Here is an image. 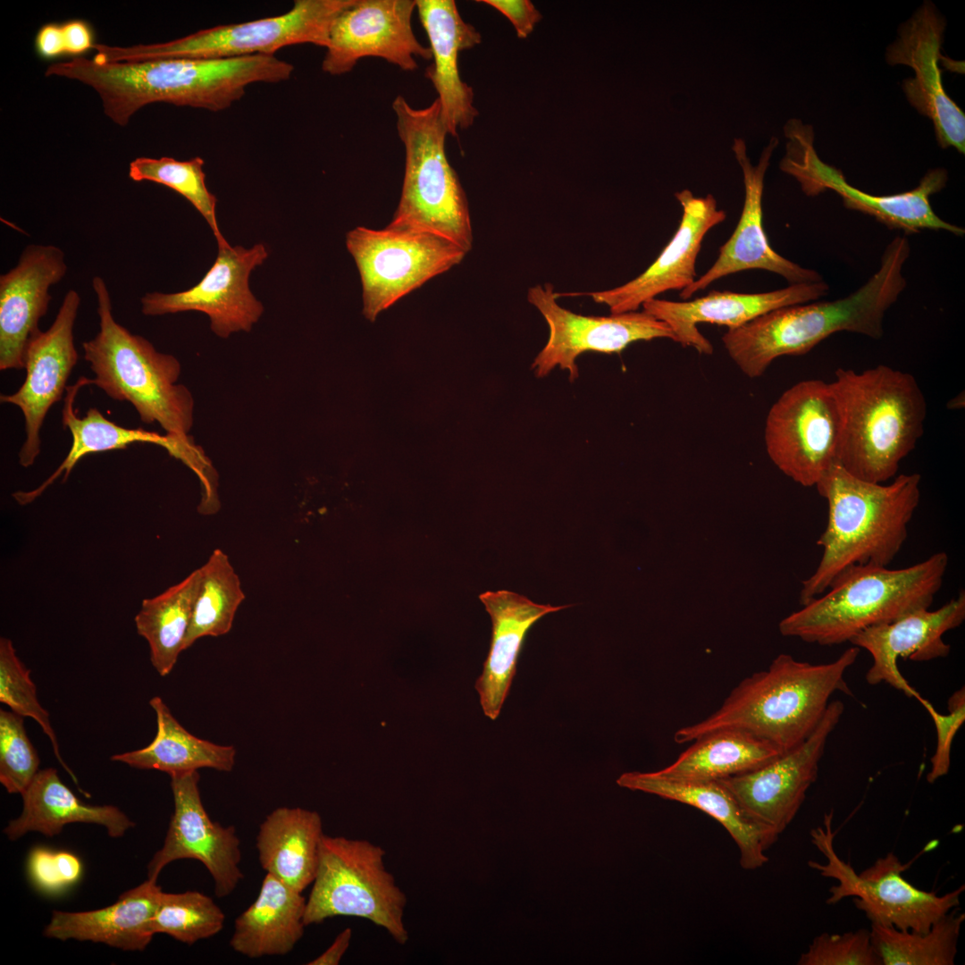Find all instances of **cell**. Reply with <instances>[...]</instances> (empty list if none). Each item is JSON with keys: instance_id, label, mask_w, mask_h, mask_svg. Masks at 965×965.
<instances>
[{"instance_id": "obj_42", "label": "cell", "mask_w": 965, "mask_h": 965, "mask_svg": "<svg viewBox=\"0 0 965 965\" xmlns=\"http://www.w3.org/2000/svg\"><path fill=\"white\" fill-rule=\"evenodd\" d=\"M0 701L18 715L33 718L40 726L51 742L57 760L78 785L76 776L61 756L49 714L38 700L30 670L21 661L13 642L6 637L0 638Z\"/></svg>"}, {"instance_id": "obj_13", "label": "cell", "mask_w": 965, "mask_h": 965, "mask_svg": "<svg viewBox=\"0 0 965 965\" xmlns=\"http://www.w3.org/2000/svg\"><path fill=\"white\" fill-rule=\"evenodd\" d=\"M784 134L787 141L780 169L793 177L807 196L834 191L842 197L847 208L866 214L891 229L908 234L923 230L946 231L958 236L964 234L962 228L937 216L930 205V196L946 185L945 169L929 170L919 185L909 191L872 195L851 185L839 169L820 159L814 147L811 125L804 124L799 119H790L784 126Z\"/></svg>"}, {"instance_id": "obj_41", "label": "cell", "mask_w": 965, "mask_h": 965, "mask_svg": "<svg viewBox=\"0 0 965 965\" xmlns=\"http://www.w3.org/2000/svg\"><path fill=\"white\" fill-rule=\"evenodd\" d=\"M225 915L209 896L197 892L163 891L152 921L154 934H166L187 944L218 934Z\"/></svg>"}, {"instance_id": "obj_39", "label": "cell", "mask_w": 965, "mask_h": 965, "mask_svg": "<svg viewBox=\"0 0 965 965\" xmlns=\"http://www.w3.org/2000/svg\"><path fill=\"white\" fill-rule=\"evenodd\" d=\"M964 920L952 910L926 933L871 923L872 945L882 965H953Z\"/></svg>"}, {"instance_id": "obj_44", "label": "cell", "mask_w": 965, "mask_h": 965, "mask_svg": "<svg viewBox=\"0 0 965 965\" xmlns=\"http://www.w3.org/2000/svg\"><path fill=\"white\" fill-rule=\"evenodd\" d=\"M798 965H882L871 942L870 931L822 933L801 953Z\"/></svg>"}, {"instance_id": "obj_30", "label": "cell", "mask_w": 965, "mask_h": 965, "mask_svg": "<svg viewBox=\"0 0 965 965\" xmlns=\"http://www.w3.org/2000/svg\"><path fill=\"white\" fill-rule=\"evenodd\" d=\"M162 888L149 880L122 893L105 908L88 911L54 910L44 930L48 938L102 943L124 951H142L155 935L152 921Z\"/></svg>"}, {"instance_id": "obj_17", "label": "cell", "mask_w": 965, "mask_h": 965, "mask_svg": "<svg viewBox=\"0 0 965 965\" xmlns=\"http://www.w3.org/2000/svg\"><path fill=\"white\" fill-rule=\"evenodd\" d=\"M267 257L262 243L250 248L229 244L218 248L214 264L197 285L175 293H146L140 298L141 311L151 316L201 312L208 315L211 330L222 338L249 331L263 315L264 306L251 292L248 279Z\"/></svg>"}, {"instance_id": "obj_46", "label": "cell", "mask_w": 965, "mask_h": 965, "mask_svg": "<svg viewBox=\"0 0 965 965\" xmlns=\"http://www.w3.org/2000/svg\"><path fill=\"white\" fill-rule=\"evenodd\" d=\"M919 702L930 714L936 731V747L927 775L928 783H935L947 775L951 765V748L953 738L965 720V689L960 688L948 700V714L938 713L924 698Z\"/></svg>"}, {"instance_id": "obj_28", "label": "cell", "mask_w": 965, "mask_h": 965, "mask_svg": "<svg viewBox=\"0 0 965 965\" xmlns=\"http://www.w3.org/2000/svg\"><path fill=\"white\" fill-rule=\"evenodd\" d=\"M479 599L491 617L492 628L490 650L475 689L484 715L495 720L509 692L528 632L541 617L571 605L539 604L507 590L485 592Z\"/></svg>"}, {"instance_id": "obj_9", "label": "cell", "mask_w": 965, "mask_h": 965, "mask_svg": "<svg viewBox=\"0 0 965 965\" xmlns=\"http://www.w3.org/2000/svg\"><path fill=\"white\" fill-rule=\"evenodd\" d=\"M384 857L385 851L370 841L324 834L306 900V927L338 916L357 917L383 928L398 944H407V896L386 868Z\"/></svg>"}, {"instance_id": "obj_14", "label": "cell", "mask_w": 965, "mask_h": 965, "mask_svg": "<svg viewBox=\"0 0 965 965\" xmlns=\"http://www.w3.org/2000/svg\"><path fill=\"white\" fill-rule=\"evenodd\" d=\"M842 416L831 382H799L771 406L764 428L766 451L786 476L816 486L838 463Z\"/></svg>"}, {"instance_id": "obj_18", "label": "cell", "mask_w": 965, "mask_h": 965, "mask_svg": "<svg viewBox=\"0 0 965 965\" xmlns=\"http://www.w3.org/2000/svg\"><path fill=\"white\" fill-rule=\"evenodd\" d=\"M415 0H354L332 23L322 70L339 76L364 57L384 59L403 71L417 69L415 58L432 59L411 25Z\"/></svg>"}, {"instance_id": "obj_45", "label": "cell", "mask_w": 965, "mask_h": 965, "mask_svg": "<svg viewBox=\"0 0 965 965\" xmlns=\"http://www.w3.org/2000/svg\"><path fill=\"white\" fill-rule=\"evenodd\" d=\"M27 868L33 885L47 894L59 893L73 885L83 871L82 863L75 854L44 846L30 851Z\"/></svg>"}, {"instance_id": "obj_1", "label": "cell", "mask_w": 965, "mask_h": 965, "mask_svg": "<svg viewBox=\"0 0 965 965\" xmlns=\"http://www.w3.org/2000/svg\"><path fill=\"white\" fill-rule=\"evenodd\" d=\"M293 70L291 63L267 55L110 63L78 56L50 64L45 74L91 87L98 93L105 113L126 126L138 110L157 102L224 110L244 96L247 86L287 80Z\"/></svg>"}, {"instance_id": "obj_40", "label": "cell", "mask_w": 965, "mask_h": 965, "mask_svg": "<svg viewBox=\"0 0 965 965\" xmlns=\"http://www.w3.org/2000/svg\"><path fill=\"white\" fill-rule=\"evenodd\" d=\"M204 164L198 156L188 161L138 157L130 164L129 177L134 181L148 180L164 185L183 196L205 218L221 248L229 243L218 226L217 198L206 187Z\"/></svg>"}, {"instance_id": "obj_19", "label": "cell", "mask_w": 965, "mask_h": 965, "mask_svg": "<svg viewBox=\"0 0 965 965\" xmlns=\"http://www.w3.org/2000/svg\"><path fill=\"white\" fill-rule=\"evenodd\" d=\"M199 774L191 771L171 776L174 810L164 844L147 865V879L157 881L164 868L181 859L200 861L214 882V893L231 894L243 878L240 841L233 826L213 821L205 810L198 788Z\"/></svg>"}, {"instance_id": "obj_26", "label": "cell", "mask_w": 965, "mask_h": 965, "mask_svg": "<svg viewBox=\"0 0 965 965\" xmlns=\"http://www.w3.org/2000/svg\"><path fill=\"white\" fill-rule=\"evenodd\" d=\"M63 250L29 245L18 264L0 276V370L24 369L29 340L47 313L49 288L66 274Z\"/></svg>"}, {"instance_id": "obj_49", "label": "cell", "mask_w": 965, "mask_h": 965, "mask_svg": "<svg viewBox=\"0 0 965 965\" xmlns=\"http://www.w3.org/2000/svg\"><path fill=\"white\" fill-rule=\"evenodd\" d=\"M35 49L43 59L66 55L62 24L46 23L40 27L35 38Z\"/></svg>"}, {"instance_id": "obj_37", "label": "cell", "mask_w": 965, "mask_h": 965, "mask_svg": "<svg viewBox=\"0 0 965 965\" xmlns=\"http://www.w3.org/2000/svg\"><path fill=\"white\" fill-rule=\"evenodd\" d=\"M200 580L197 568L162 593L143 600L135 617L137 632L147 642L151 663L162 676L170 674L183 651Z\"/></svg>"}, {"instance_id": "obj_24", "label": "cell", "mask_w": 965, "mask_h": 965, "mask_svg": "<svg viewBox=\"0 0 965 965\" xmlns=\"http://www.w3.org/2000/svg\"><path fill=\"white\" fill-rule=\"evenodd\" d=\"M928 608H918L894 621L868 627L850 641L872 657V666L866 674L869 684L886 683L908 697L919 701L922 699L902 676L897 660L928 661L948 656L951 647L943 635L964 621L965 592L961 591L936 610Z\"/></svg>"}, {"instance_id": "obj_22", "label": "cell", "mask_w": 965, "mask_h": 965, "mask_svg": "<svg viewBox=\"0 0 965 965\" xmlns=\"http://www.w3.org/2000/svg\"><path fill=\"white\" fill-rule=\"evenodd\" d=\"M777 145L778 139L771 138L761 152L758 164L752 165L747 155L745 142L742 138H734L732 150L741 166L744 184L742 214L733 234L720 247L713 265L680 291L679 296L684 300L689 299L693 294L703 290L722 277L746 270L768 271L784 277L790 284L822 281V277L816 271L803 268L776 253L769 245L763 229L764 179Z\"/></svg>"}, {"instance_id": "obj_3", "label": "cell", "mask_w": 965, "mask_h": 965, "mask_svg": "<svg viewBox=\"0 0 965 965\" xmlns=\"http://www.w3.org/2000/svg\"><path fill=\"white\" fill-rule=\"evenodd\" d=\"M859 652L860 648L852 646L825 664L779 654L768 669L743 679L709 716L677 729L674 741L688 743L708 733L733 728L766 741L782 754L787 752L815 730L834 692L852 694L844 673Z\"/></svg>"}, {"instance_id": "obj_35", "label": "cell", "mask_w": 965, "mask_h": 965, "mask_svg": "<svg viewBox=\"0 0 965 965\" xmlns=\"http://www.w3.org/2000/svg\"><path fill=\"white\" fill-rule=\"evenodd\" d=\"M149 704L157 724L153 741L142 749L114 754L111 760L135 768L163 771L170 776L205 768L223 772L232 770L236 757L233 746L216 744L193 735L158 696L153 697Z\"/></svg>"}, {"instance_id": "obj_38", "label": "cell", "mask_w": 965, "mask_h": 965, "mask_svg": "<svg viewBox=\"0 0 965 965\" xmlns=\"http://www.w3.org/2000/svg\"><path fill=\"white\" fill-rule=\"evenodd\" d=\"M199 568L201 580L183 650L202 637L228 634L245 599L239 577L221 549L214 550Z\"/></svg>"}, {"instance_id": "obj_8", "label": "cell", "mask_w": 965, "mask_h": 965, "mask_svg": "<svg viewBox=\"0 0 965 965\" xmlns=\"http://www.w3.org/2000/svg\"><path fill=\"white\" fill-rule=\"evenodd\" d=\"M392 109L404 145L405 172L399 202L389 225L431 232L469 252L473 231L468 203L447 158L448 133L438 99L417 109L399 95Z\"/></svg>"}, {"instance_id": "obj_16", "label": "cell", "mask_w": 965, "mask_h": 965, "mask_svg": "<svg viewBox=\"0 0 965 965\" xmlns=\"http://www.w3.org/2000/svg\"><path fill=\"white\" fill-rule=\"evenodd\" d=\"M843 710L841 701L829 702L815 730L800 745L755 770L717 781L748 817L779 835L816 781L827 741Z\"/></svg>"}, {"instance_id": "obj_11", "label": "cell", "mask_w": 965, "mask_h": 965, "mask_svg": "<svg viewBox=\"0 0 965 965\" xmlns=\"http://www.w3.org/2000/svg\"><path fill=\"white\" fill-rule=\"evenodd\" d=\"M833 811L825 815L824 827L811 830L812 843L823 853L826 863L810 860L809 866L837 885L829 889L827 904L852 897L856 907L873 924L900 930L926 933L941 918L960 904L964 885L943 895L927 892L908 882L902 873L909 868L893 852L877 859L858 874L839 858L834 849Z\"/></svg>"}, {"instance_id": "obj_47", "label": "cell", "mask_w": 965, "mask_h": 965, "mask_svg": "<svg viewBox=\"0 0 965 965\" xmlns=\"http://www.w3.org/2000/svg\"><path fill=\"white\" fill-rule=\"evenodd\" d=\"M495 8L504 14L516 29L517 37L526 38L536 23L541 20V14L528 0H479Z\"/></svg>"}, {"instance_id": "obj_25", "label": "cell", "mask_w": 965, "mask_h": 965, "mask_svg": "<svg viewBox=\"0 0 965 965\" xmlns=\"http://www.w3.org/2000/svg\"><path fill=\"white\" fill-rule=\"evenodd\" d=\"M823 281L790 284L788 287L760 293H738L712 290L706 296L687 301L652 298L642 304L643 311L666 323L676 342L692 347L699 354L711 355V342L698 330V323H708L738 328L777 308L808 303L828 293Z\"/></svg>"}, {"instance_id": "obj_20", "label": "cell", "mask_w": 965, "mask_h": 965, "mask_svg": "<svg viewBox=\"0 0 965 965\" xmlns=\"http://www.w3.org/2000/svg\"><path fill=\"white\" fill-rule=\"evenodd\" d=\"M944 29L945 20L934 4L924 2L899 27L885 60L912 69L914 77L902 83L909 103L931 120L940 147L964 154L965 115L946 93L939 64Z\"/></svg>"}, {"instance_id": "obj_33", "label": "cell", "mask_w": 965, "mask_h": 965, "mask_svg": "<svg viewBox=\"0 0 965 965\" xmlns=\"http://www.w3.org/2000/svg\"><path fill=\"white\" fill-rule=\"evenodd\" d=\"M306 900L266 873L256 901L235 920L230 945L248 958L285 955L304 935Z\"/></svg>"}, {"instance_id": "obj_10", "label": "cell", "mask_w": 965, "mask_h": 965, "mask_svg": "<svg viewBox=\"0 0 965 965\" xmlns=\"http://www.w3.org/2000/svg\"><path fill=\"white\" fill-rule=\"evenodd\" d=\"M354 0H296L286 13L220 25L164 43L131 46L96 44L100 62H139L164 58L222 59L274 55L279 49L310 43L325 47L337 16Z\"/></svg>"}, {"instance_id": "obj_34", "label": "cell", "mask_w": 965, "mask_h": 965, "mask_svg": "<svg viewBox=\"0 0 965 965\" xmlns=\"http://www.w3.org/2000/svg\"><path fill=\"white\" fill-rule=\"evenodd\" d=\"M89 384H93L92 379L82 376L74 384L67 386L62 423L63 427L68 429L72 437L70 451L57 469L39 486L29 491H19L13 494L20 505L33 502L62 474L63 480L66 481L78 461L88 454L124 449L133 443H151L164 447L175 458L179 456L181 444L171 435H161L141 428L120 426L105 418L95 407L89 408L84 417H79L74 409L75 399L80 390Z\"/></svg>"}, {"instance_id": "obj_4", "label": "cell", "mask_w": 965, "mask_h": 965, "mask_svg": "<svg viewBox=\"0 0 965 965\" xmlns=\"http://www.w3.org/2000/svg\"><path fill=\"white\" fill-rule=\"evenodd\" d=\"M919 474H899L883 484L859 479L838 463L816 484L827 502V526L817 541L823 549L814 573L802 581L800 603L825 592L853 566H887L908 535L920 499Z\"/></svg>"}, {"instance_id": "obj_2", "label": "cell", "mask_w": 965, "mask_h": 965, "mask_svg": "<svg viewBox=\"0 0 965 965\" xmlns=\"http://www.w3.org/2000/svg\"><path fill=\"white\" fill-rule=\"evenodd\" d=\"M910 253L908 239L896 236L884 250L878 270L847 297L780 307L727 330L722 342L728 356L754 379L776 358L804 355L839 331L880 339L885 315L906 287L902 267Z\"/></svg>"}, {"instance_id": "obj_6", "label": "cell", "mask_w": 965, "mask_h": 965, "mask_svg": "<svg viewBox=\"0 0 965 965\" xmlns=\"http://www.w3.org/2000/svg\"><path fill=\"white\" fill-rule=\"evenodd\" d=\"M948 560L941 551L900 569L848 567L825 592L783 618L779 632L822 646L850 642L868 627L929 608L942 587Z\"/></svg>"}, {"instance_id": "obj_31", "label": "cell", "mask_w": 965, "mask_h": 965, "mask_svg": "<svg viewBox=\"0 0 965 965\" xmlns=\"http://www.w3.org/2000/svg\"><path fill=\"white\" fill-rule=\"evenodd\" d=\"M21 796V815L10 820L4 829L11 841L29 832L54 836L71 823L100 825L112 837L122 836L134 827L129 817L115 806L92 805L80 801L53 768L39 770Z\"/></svg>"}, {"instance_id": "obj_43", "label": "cell", "mask_w": 965, "mask_h": 965, "mask_svg": "<svg viewBox=\"0 0 965 965\" xmlns=\"http://www.w3.org/2000/svg\"><path fill=\"white\" fill-rule=\"evenodd\" d=\"M40 759L29 741L23 717L0 709V783L9 793H21L39 771Z\"/></svg>"}, {"instance_id": "obj_21", "label": "cell", "mask_w": 965, "mask_h": 965, "mask_svg": "<svg viewBox=\"0 0 965 965\" xmlns=\"http://www.w3.org/2000/svg\"><path fill=\"white\" fill-rule=\"evenodd\" d=\"M80 303L79 293L65 294L56 317L46 331L30 337L24 354V382L13 394L1 395L2 403L19 407L24 417L25 440L19 464L29 467L40 454V431L50 407L63 398L67 381L78 361L73 327Z\"/></svg>"}, {"instance_id": "obj_7", "label": "cell", "mask_w": 965, "mask_h": 965, "mask_svg": "<svg viewBox=\"0 0 965 965\" xmlns=\"http://www.w3.org/2000/svg\"><path fill=\"white\" fill-rule=\"evenodd\" d=\"M96 296L99 331L84 341V358L95 376L93 385L112 399L128 401L146 424L157 423L167 435L191 441L194 399L177 384L181 366L172 355L158 352L144 337L131 333L113 315L105 281H92Z\"/></svg>"}, {"instance_id": "obj_48", "label": "cell", "mask_w": 965, "mask_h": 965, "mask_svg": "<svg viewBox=\"0 0 965 965\" xmlns=\"http://www.w3.org/2000/svg\"><path fill=\"white\" fill-rule=\"evenodd\" d=\"M66 55H80L93 49L94 33L84 20L73 19L62 23Z\"/></svg>"}, {"instance_id": "obj_50", "label": "cell", "mask_w": 965, "mask_h": 965, "mask_svg": "<svg viewBox=\"0 0 965 965\" xmlns=\"http://www.w3.org/2000/svg\"><path fill=\"white\" fill-rule=\"evenodd\" d=\"M352 929L346 927L333 940L332 944L320 955L309 961L308 965H337L349 947Z\"/></svg>"}, {"instance_id": "obj_36", "label": "cell", "mask_w": 965, "mask_h": 965, "mask_svg": "<svg viewBox=\"0 0 965 965\" xmlns=\"http://www.w3.org/2000/svg\"><path fill=\"white\" fill-rule=\"evenodd\" d=\"M676 759L655 771L664 778L709 782L755 770L782 753L773 745L739 729H718L692 742Z\"/></svg>"}, {"instance_id": "obj_27", "label": "cell", "mask_w": 965, "mask_h": 965, "mask_svg": "<svg viewBox=\"0 0 965 965\" xmlns=\"http://www.w3.org/2000/svg\"><path fill=\"white\" fill-rule=\"evenodd\" d=\"M420 21L430 42L433 62L426 68L441 107V119L448 135L471 126L478 111L473 88L460 78L458 55L481 42L475 28L466 22L453 0H415Z\"/></svg>"}, {"instance_id": "obj_5", "label": "cell", "mask_w": 965, "mask_h": 965, "mask_svg": "<svg viewBox=\"0 0 965 965\" xmlns=\"http://www.w3.org/2000/svg\"><path fill=\"white\" fill-rule=\"evenodd\" d=\"M831 382L842 416L838 464L853 476L883 483L924 432L927 401L914 376L885 365L838 368Z\"/></svg>"}, {"instance_id": "obj_15", "label": "cell", "mask_w": 965, "mask_h": 965, "mask_svg": "<svg viewBox=\"0 0 965 965\" xmlns=\"http://www.w3.org/2000/svg\"><path fill=\"white\" fill-rule=\"evenodd\" d=\"M527 299L546 320L549 338L532 364L536 377L546 376L556 366L578 377L575 359L583 352L621 353L630 344L666 338L676 342L669 326L644 311L609 316H585L562 307L550 283L528 290Z\"/></svg>"}, {"instance_id": "obj_32", "label": "cell", "mask_w": 965, "mask_h": 965, "mask_svg": "<svg viewBox=\"0 0 965 965\" xmlns=\"http://www.w3.org/2000/svg\"><path fill=\"white\" fill-rule=\"evenodd\" d=\"M324 835L320 814L281 807L262 822L256 836L259 862L266 873L302 893L316 876Z\"/></svg>"}, {"instance_id": "obj_23", "label": "cell", "mask_w": 965, "mask_h": 965, "mask_svg": "<svg viewBox=\"0 0 965 965\" xmlns=\"http://www.w3.org/2000/svg\"><path fill=\"white\" fill-rule=\"evenodd\" d=\"M683 213L678 228L657 259L634 280L617 288L589 292L611 315L637 311L646 301L668 290H683L697 278L696 260L708 231L726 220L711 194L695 197L689 189L676 192Z\"/></svg>"}, {"instance_id": "obj_12", "label": "cell", "mask_w": 965, "mask_h": 965, "mask_svg": "<svg viewBox=\"0 0 965 965\" xmlns=\"http://www.w3.org/2000/svg\"><path fill=\"white\" fill-rule=\"evenodd\" d=\"M346 247L359 273L363 315L371 322L466 255L439 235L390 225L382 230L358 226L347 233Z\"/></svg>"}, {"instance_id": "obj_29", "label": "cell", "mask_w": 965, "mask_h": 965, "mask_svg": "<svg viewBox=\"0 0 965 965\" xmlns=\"http://www.w3.org/2000/svg\"><path fill=\"white\" fill-rule=\"evenodd\" d=\"M617 783L621 787L690 805L710 816L726 829L736 843L743 868H759L768 861L766 851L778 835L748 817L718 781H678L661 777L655 772H627L622 774Z\"/></svg>"}]
</instances>
